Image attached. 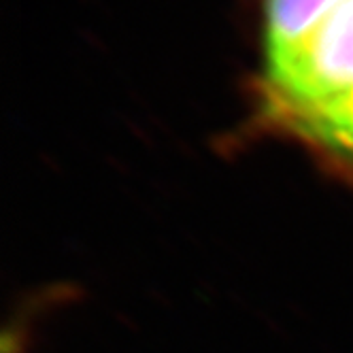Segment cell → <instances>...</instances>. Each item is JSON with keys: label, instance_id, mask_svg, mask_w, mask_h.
Returning <instances> with one entry per match:
<instances>
[{"label": "cell", "instance_id": "cell-1", "mask_svg": "<svg viewBox=\"0 0 353 353\" xmlns=\"http://www.w3.org/2000/svg\"><path fill=\"white\" fill-rule=\"evenodd\" d=\"M353 90V0H347L290 54L264 62L260 115L288 130Z\"/></svg>", "mask_w": 353, "mask_h": 353}, {"label": "cell", "instance_id": "cell-2", "mask_svg": "<svg viewBox=\"0 0 353 353\" xmlns=\"http://www.w3.org/2000/svg\"><path fill=\"white\" fill-rule=\"evenodd\" d=\"M345 3L347 0H264V62L290 54Z\"/></svg>", "mask_w": 353, "mask_h": 353}, {"label": "cell", "instance_id": "cell-3", "mask_svg": "<svg viewBox=\"0 0 353 353\" xmlns=\"http://www.w3.org/2000/svg\"><path fill=\"white\" fill-rule=\"evenodd\" d=\"M305 143L313 154L353 172V90L285 130Z\"/></svg>", "mask_w": 353, "mask_h": 353}]
</instances>
